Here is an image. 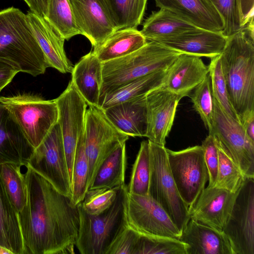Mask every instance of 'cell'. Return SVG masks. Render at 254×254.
<instances>
[{
  "label": "cell",
  "mask_w": 254,
  "mask_h": 254,
  "mask_svg": "<svg viewBox=\"0 0 254 254\" xmlns=\"http://www.w3.org/2000/svg\"><path fill=\"white\" fill-rule=\"evenodd\" d=\"M194 89L190 96L193 108L209 131L213 123L214 103L209 74Z\"/></svg>",
  "instance_id": "f35d334b"
},
{
  "label": "cell",
  "mask_w": 254,
  "mask_h": 254,
  "mask_svg": "<svg viewBox=\"0 0 254 254\" xmlns=\"http://www.w3.org/2000/svg\"><path fill=\"white\" fill-rule=\"evenodd\" d=\"M208 74V66L199 57L181 54L167 69L162 87L184 97Z\"/></svg>",
  "instance_id": "d6986e66"
},
{
  "label": "cell",
  "mask_w": 254,
  "mask_h": 254,
  "mask_svg": "<svg viewBox=\"0 0 254 254\" xmlns=\"http://www.w3.org/2000/svg\"><path fill=\"white\" fill-rule=\"evenodd\" d=\"M24 177L26 202L18 216L25 254H74L78 206L28 165Z\"/></svg>",
  "instance_id": "6da1fadb"
},
{
  "label": "cell",
  "mask_w": 254,
  "mask_h": 254,
  "mask_svg": "<svg viewBox=\"0 0 254 254\" xmlns=\"http://www.w3.org/2000/svg\"><path fill=\"white\" fill-rule=\"evenodd\" d=\"M85 116L84 141L88 162L87 187L92 185L105 159L129 136L119 130L110 121L99 106H89Z\"/></svg>",
  "instance_id": "ba28073f"
},
{
  "label": "cell",
  "mask_w": 254,
  "mask_h": 254,
  "mask_svg": "<svg viewBox=\"0 0 254 254\" xmlns=\"http://www.w3.org/2000/svg\"><path fill=\"white\" fill-rule=\"evenodd\" d=\"M234 254H254V178H246L223 231Z\"/></svg>",
  "instance_id": "7c38bea8"
},
{
  "label": "cell",
  "mask_w": 254,
  "mask_h": 254,
  "mask_svg": "<svg viewBox=\"0 0 254 254\" xmlns=\"http://www.w3.org/2000/svg\"><path fill=\"white\" fill-rule=\"evenodd\" d=\"M34 150L8 112L0 104V164L27 165Z\"/></svg>",
  "instance_id": "603a6c76"
},
{
  "label": "cell",
  "mask_w": 254,
  "mask_h": 254,
  "mask_svg": "<svg viewBox=\"0 0 254 254\" xmlns=\"http://www.w3.org/2000/svg\"><path fill=\"white\" fill-rule=\"evenodd\" d=\"M231 103L240 122L254 111V27L229 36L219 55Z\"/></svg>",
  "instance_id": "7a4b0ae2"
},
{
  "label": "cell",
  "mask_w": 254,
  "mask_h": 254,
  "mask_svg": "<svg viewBox=\"0 0 254 254\" xmlns=\"http://www.w3.org/2000/svg\"><path fill=\"white\" fill-rule=\"evenodd\" d=\"M55 101L71 184L76 147L78 139L84 132L87 104L71 81Z\"/></svg>",
  "instance_id": "4fadbf2b"
},
{
  "label": "cell",
  "mask_w": 254,
  "mask_h": 254,
  "mask_svg": "<svg viewBox=\"0 0 254 254\" xmlns=\"http://www.w3.org/2000/svg\"><path fill=\"white\" fill-rule=\"evenodd\" d=\"M0 254H13V253L6 248L0 246Z\"/></svg>",
  "instance_id": "c3c4849f"
},
{
  "label": "cell",
  "mask_w": 254,
  "mask_h": 254,
  "mask_svg": "<svg viewBox=\"0 0 254 254\" xmlns=\"http://www.w3.org/2000/svg\"><path fill=\"white\" fill-rule=\"evenodd\" d=\"M23 165L13 163L0 164V174L5 189L18 213L23 208L26 198V188Z\"/></svg>",
  "instance_id": "d6a6232c"
},
{
  "label": "cell",
  "mask_w": 254,
  "mask_h": 254,
  "mask_svg": "<svg viewBox=\"0 0 254 254\" xmlns=\"http://www.w3.org/2000/svg\"><path fill=\"white\" fill-rule=\"evenodd\" d=\"M238 192L215 187L205 188L190 210V218L223 231L232 211Z\"/></svg>",
  "instance_id": "e0dca14e"
},
{
  "label": "cell",
  "mask_w": 254,
  "mask_h": 254,
  "mask_svg": "<svg viewBox=\"0 0 254 254\" xmlns=\"http://www.w3.org/2000/svg\"><path fill=\"white\" fill-rule=\"evenodd\" d=\"M166 151L178 191L190 210L208 180L202 148L195 145L179 151L166 148Z\"/></svg>",
  "instance_id": "30bf717a"
},
{
  "label": "cell",
  "mask_w": 254,
  "mask_h": 254,
  "mask_svg": "<svg viewBox=\"0 0 254 254\" xmlns=\"http://www.w3.org/2000/svg\"><path fill=\"white\" fill-rule=\"evenodd\" d=\"M227 38L221 32L198 28L154 41L182 54L211 59L221 54L226 44Z\"/></svg>",
  "instance_id": "ac0fdd59"
},
{
  "label": "cell",
  "mask_w": 254,
  "mask_h": 254,
  "mask_svg": "<svg viewBox=\"0 0 254 254\" xmlns=\"http://www.w3.org/2000/svg\"><path fill=\"white\" fill-rule=\"evenodd\" d=\"M147 42L136 28L120 29L94 47L93 52L101 63H104L128 55L140 49Z\"/></svg>",
  "instance_id": "484cf974"
},
{
  "label": "cell",
  "mask_w": 254,
  "mask_h": 254,
  "mask_svg": "<svg viewBox=\"0 0 254 254\" xmlns=\"http://www.w3.org/2000/svg\"><path fill=\"white\" fill-rule=\"evenodd\" d=\"M120 187L88 190L80 205L86 213L90 215H98L113 204Z\"/></svg>",
  "instance_id": "60d3db41"
},
{
  "label": "cell",
  "mask_w": 254,
  "mask_h": 254,
  "mask_svg": "<svg viewBox=\"0 0 254 254\" xmlns=\"http://www.w3.org/2000/svg\"><path fill=\"white\" fill-rule=\"evenodd\" d=\"M80 34L95 47L117 30L105 0H68Z\"/></svg>",
  "instance_id": "9a60e30c"
},
{
  "label": "cell",
  "mask_w": 254,
  "mask_h": 254,
  "mask_svg": "<svg viewBox=\"0 0 254 254\" xmlns=\"http://www.w3.org/2000/svg\"><path fill=\"white\" fill-rule=\"evenodd\" d=\"M239 4L244 28L254 24V0H239Z\"/></svg>",
  "instance_id": "f6af8a7d"
},
{
  "label": "cell",
  "mask_w": 254,
  "mask_h": 254,
  "mask_svg": "<svg viewBox=\"0 0 254 254\" xmlns=\"http://www.w3.org/2000/svg\"><path fill=\"white\" fill-rule=\"evenodd\" d=\"M166 70L157 71L131 80L106 94L100 101L103 110L126 101L146 95L162 86Z\"/></svg>",
  "instance_id": "f1b7e54d"
},
{
  "label": "cell",
  "mask_w": 254,
  "mask_h": 254,
  "mask_svg": "<svg viewBox=\"0 0 254 254\" xmlns=\"http://www.w3.org/2000/svg\"><path fill=\"white\" fill-rule=\"evenodd\" d=\"M198 28L164 8L153 12L145 20L140 31L147 41L171 37L195 30Z\"/></svg>",
  "instance_id": "83f0119b"
},
{
  "label": "cell",
  "mask_w": 254,
  "mask_h": 254,
  "mask_svg": "<svg viewBox=\"0 0 254 254\" xmlns=\"http://www.w3.org/2000/svg\"><path fill=\"white\" fill-rule=\"evenodd\" d=\"M104 111L110 121L121 132L133 137L146 136V95L117 104Z\"/></svg>",
  "instance_id": "cb8c5ba5"
},
{
  "label": "cell",
  "mask_w": 254,
  "mask_h": 254,
  "mask_svg": "<svg viewBox=\"0 0 254 254\" xmlns=\"http://www.w3.org/2000/svg\"><path fill=\"white\" fill-rule=\"evenodd\" d=\"M0 60L35 77L49 67L26 14L14 7L0 11Z\"/></svg>",
  "instance_id": "3957f363"
},
{
  "label": "cell",
  "mask_w": 254,
  "mask_h": 254,
  "mask_svg": "<svg viewBox=\"0 0 254 254\" xmlns=\"http://www.w3.org/2000/svg\"><path fill=\"white\" fill-rule=\"evenodd\" d=\"M182 96L162 86L146 95L148 140L165 145L166 138L170 132L176 109Z\"/></svg>",
  "instance_id": "2e32d148"
},
{
  "label": "cell",
  "mask_w": 254,
  "mask_h": 254,
  "mask_svg": "<svg viewBox=\"0 0 254 254\" xmlns=\"http://www.w3.org/2000/svg\"><path fill=\"white\" fill-rule=\"evenodd\" d=\"M0 104L8 112L35 149L57 123L59 112L54 100L27 93L0 96Z\"/></svg>",
  "instance_id": "8992f818"
},
{
  "label": "cell",
  "mask_w": 254,
  "mask_h": 254,
  "mask_svg": "<svg viewBox=\"0 0 254 254\" xmlns=\"http://www.w3.org/2000/svg\"><path fill=\"white\" fill-rule=\"evenodd\" d=\"M28 165L59 191L71 197V184L58 121L35 149Z\"/></svg>",
  "instance_id": "8fae6325"
},
{
  "label": "cell",
  "mask_w": 254,
  "mask_h": 254,
  "mask_svg": "<svg viewBox=\"0 0 254 254\" xmlns=\"http://www.w3.org/2000/svg\"><path fill=\"white\" fill-rule=\"evenodd\" d=\"M220 15L224 22L221 32L226 37L244 28L239 0H208Z\"/></svg>",
  "instance_id": "ab89813d"
},
{
  "label": "cell",
  "mask_w": 254,
  "mask_h": 254,
  "mask_svg": "<svg viewBox=\"0 0 254 254\" xmlns=\"http://www.w3.org/2000/svg\"><path fill=\"white\" fill-rule=\"evenodd\" d=\"M240 123L248 136L254 141V111L246 115Z\"/></svg>",
  "instance_id": "7dc6e473"
},
{
  "label": "cell",
  "mask_w": 254,
  "mask_h": 254,
  "mask_svg": "<svg viewBox=\"0 0 254 254\" xmlns=\"http://www.w3.org/2000/svg\"><path fill=\"white\" fill-rule=\"evenodd\" d=\"M135 254H186V245L177 239L140 234Z\"/></svg>",
  "instance_id": "8d00e7d4"
},
{
  "label": "cell",
  "mask_w": 254,
  "mask_h": 254,
  "mask_svg": "<svg viewBox=\"0 0 254 254\" xmlns=\"http://www.w3.org/2000/svg\"><path fill=\"white\" fill-rule=\"evenodd\" d=\"M181 54L157 42L149 41L128 55L102 63L99 102L106 94L131 80L157 71L167 70Z\"/></svg>",
  "instance_id": "5b68a950"
},
{
  "label": "cell",
  "mask_w": 254,
  "mask_h": 254,
  "mask_svg": "<svg viewBox=\"0 0 254 254\" xmlns=\"http://www.w3.org/2000/svg\"><path fill=\"white\" fill-rule=\"evenodd\" d=\"M84 132L77 142L71 180V201L76 206L81 203L88 190L87 187L88 162L85 153Z\"/></svg>",
  "instance_id": "e575fe53"
},
{
  "label": "cell",
  "mask_w": 254,
  "mask_h": 254,
  "mask_svg": "<svg viewBox=\"0 0 254 254\" xmlns=\"http://www.w3.org/2000/svg\"><path fill=\"white\" fill-rule=\"evenodd\" d=\"M117 30L136 28L145 13L147 0H105Z\"/></svg>",
  "instance_id": "4dcf8cb0"
},
{
  "label": "cell",
  "mask_w": 254,
  "mask_h": 254,
  "mask_svg": "<svg viewBox=\"0 0 254 254\" xmlns=\"http://www.w3.org/2000/svg\"><path fill=\"white\" fill-rule=\"evenodd\" d=\"M208 67L213 98L227 115L240 122L229 99L219 55L211 58Z\"/></svg>",
  "instance_id": "d590c367"
},
{
  "label": "cell",
  "mask_w": 254,
  "mask_h": 254,
  "mask_svg": "<svg viewBox=\"0 0 254 254\" xmlns=\"http://www.w3.org/2000/svg\"><path fill=\"white\" fill-rule=\"evenodd\" d=\"M0 246L13 254H25L18 212L3 184L0 174Z\"/></svg>",
  "instance_id": "4316f807"
},
{
  "label": "cell",
  "mask_w": 254,
  "mask_h": 254,
  "mask_svg": "<svg viewBox=\"0 0 254 254\" xmlns=\"http://www.w3.org/2000/svg\"><path fill=\"white\" fill-rule=\"evenodd\" d=\"M218 166L214 187L236 193L239 191L246 178L233 160L221 147L218 145Z\"/></svg>",
  "instance_id": "74e56055"
},
{
  "label": "cell",
  "mask_w": 254,
  "mask_h": 254,
  "mask_svg": "<svg viewBox=\"0 0 254 254\" xmlns=\"http://www.w3.org/2000/svg\"><path fill=\"white\" fill-rule=\"evenodd\" d=\"M214 111L209 134L233 160L245 178H254V141L240 122L227 115L214 98Z\"/></svg>",
  "instance_id": "9c48e42d"
},
{
  "label": "cell",
  "mask_w": 254,
  "mask_h": 254,
  "mask_svg": "<svg viewBox=\"0 0 254 254\" xmlns=\"http://www.w3.org/2000/svg\"><path fill=\"white\" fill-rule=\"evenodd\" d=\"M37 41L42 50L49 67L62 73L71 72L73 66L64 49L65 40L46 18L30 11L26 14Z\"/></svg>",
  "instance_id": "7402d4cb"
},
{
  "label": "cell",
  "mask_w": 254,
  "mask_h": 254,
  "mask_svg": "<svg viewBox=\"0 0 254 254\" xmlns=\"http://www.w3.org/2000/svg\"><path fill=\"white\" fill-rule=\"evenodd\" d=\"M150 177L149 145L148 140L141 142L132 166L130 182L127 187L128 192L138 195H149Z\"/></svg>",
  "instance_id": "836d02e7"
},
{
  "label": "cell",
  "mask_w": 254,
  "mask_h": 254,
  "mask_svg": "<svg viewBox=\"0 0 254 254\" xmlns=\"http://www.w3.org/2000/svg\"><path fill=\"white\" fill-rule=\"evenodd\" d=\"M203 151L204 162L208 174V185L214 187L217 178L218 166V147L215 137L211 134L209 135L202 142L201 145Z\"/></svg>",
  "instance_id": "b9f144b4"
},
{
  "label": "cell",
  "mask_w": 254,
  "mask_h": 254,
  "mask_svg": "<svg viewBox=\"0 0 254 254\" xmlns=\"http://www.w3.org/2000/svg\"><path fill=\"white\" fill-rule=\"evenodd\" d=\"M29 7L31 11L36 15L46 18L48 0H23Z\"/></svg>",
  "instance_id": "bcb514c9"
},
{
  "label": "cell",
  "mask_w": 254,
  "mask_h": 254,
  "mask_svg": "<svg viewBox=\"0 0 254 254\" xmlns=\"http://www.w3.org/2000/svg\"><path fill=\"white\" fill-rule=\"evenodd\" d=\"M18 72L10 65L0 60V92Z\"/></svg>",
  "instance_id": "ee69618b"
},
{
  "label": "cell",
  "mask_w": 254,
  "mask_h": 254,
  "mask_svg": "<svg viewBox=\"0 0 254 254\" xmlns=\"http://www.w3.org/2000/svg\"><path fill=\"white\" fill-rule=\"evenodd\" d=\"M127 188L121 186L113 204L98 215H90L77 205L79 227L75 246L82 254H107L117 238L128 226Z\"/></svg>",
  "instance_id": "277c9868"
},
{
  "label": "cell",
  "mask_w": 254,
  "mask_h": 254,
  "mask_svg": "<svg viewBox=\"0 0 254 254\" xmlns=\"http://www.w3.org/2000/svg\"><path fill=\"white\" fill-rule=\"evenodd\" d=\"M156 5L166 9L195 27L222 32L224 22L208 0H154Z\"/></svg>",
  "instance_id": "ffe728a7"
},
{
  "label": "cell",
  "mask_w": 254,
  "mask_h": 254,
  "mask_svg": "<svg viewBox=\"0 0 254 254\" xmlns=\"http://www.w3.org/2000/svg\"><path fill=\"white\" fill-rule=\"evenodd\" d=\"M139 235L128 226L113 243L107 254H135Z\"/></svg>",
  "instance_id": "7bdbcfd3"
},
{
  "label": "cell",
  "mask_w": 254,
  "mask_h": 254,
  "mask_svg": "<svg viewBox=\"0 0 254 254\" xmlns=\"http://www.w3.org/2000/svg\"><path fill=\"white\" fill-rule=\"evenodd\" d=\"M179 240L186 245V254H234L222 231L191 218L182 230Z\"/></svg>",
  "instance_id": "44dd1931"
},
{
  "label": "cell",
  "mask_w": 254,
  "mask_h": 254,
  "mask_svg": "<svg viewBox=\"0 0 254 254\" xmlns=\"http://www.w3.org/2000/svg\"><path fill=\"white\" fill-rule=\"evenodd\" d=\"M128 226L141 234L179 240L181 232L161 206L150 195L127 193Z\"/></svg>",
  "instance_id": "5bb4252c"
},
{
  "label": "cell",
  "mask_w": 254,
  "mask_h": 254,
  "mask_svg": "<svg viewBox=\"0 0 254 254\" xmlns=\"http://www.w3.org/2000/svg\"><path fill=\"white\" fill-rule=\"evenodd\" d=\"M46 18L65 40L80 34L68 0H48Z\"/></svg>",
  "instance_id": "1f68e13d"
},
{
  "label": "cell",
  "mask_w": 254,
  "mask_h": 254,
  "mask_svg": "<svg viewBox=\"0 0 254 254\" xmlns=\"http://www.w3.org/2000/svg\"><path fill=\"white\" fill-rule=\"evenodd\" d=\"M71 73V81L87 105L99 106L102 63L93 51L83 56Z\"/></svg>",
  "instance_id": "d4e9b609"
},
{
  "label": "cell",
  "mask_w": 254,
  "mask_h": 254,
  "mask_svg": "<svg viewBox=\"0 0 254 254\" xmlns=\"http://www.w3.org/2000/svg\"><path fill=\"white\" fill-rule=\"evenodd\" d=\"M126 143L118 146L103 162L90 189H112L125 185L127 168Z\"/></svg>",
  "instance_id": "f546056e"
},
{
  "label": "cell",
  "mask_w": 254,
  "mask_h": 254,
  "mask_svg": "<svg viewBox=\"0 0 254 254\" xmlns=\"http://www.w3.org/2000/svg\"><path fill=\"white\" fill-rule=\"evenodd\" d=\"M150 177L149 195L164 209L181 232L190 219L169 167L166 148L149 140Z\"/></svg>",
  "instance_id": "52a82bcc"
}]
</instances>
